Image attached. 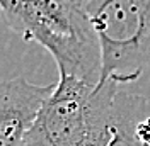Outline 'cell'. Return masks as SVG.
<instances>
[{
  "mask_svg": "<svg viewBox=\"0 0 150 146\" xmlns=\"http://www.w3.org/2000/svg\"><path fill=\"white\" fill-rule=\"evenodd\" d=\"M14 32L45 46L58 73L99 85L101 44L79 0H24Z\"/></svg>",
  "mask_w": 150,
  "mask_h": 146,
  "instance_id": "obj_1",
  "label": "cell"
},
{
  "mask_svg": "<svg viewBox=\"0 0 150 146\" xmlns=\"http://www.w3.org/2000/svg\"><path fill=\"white\" fill-rule=\"evenodd\" d=\"M58 75V87L24 146H103L121 85L114 80L91 85L67 73Z\"/></svg>",
  "mask_w": 150,
  "mask_h": 146,
  "instance_id": "obj_2",
  "label": "cell"
},
{
  "mask_svg": "<svg viewBox=\"0 0 150 146\" xmlns=\"http://www.w3.org/2000/svg\"><path fill=\"white\" fill-rule=\"evenodd\" d=\"M101 44V80L120 85L150 65V0H79Z\"/></svg>",
  "mask_w": 150,
  "mask_h": 146,
  "instance_id": "obj_3",
  "label": "cell"
},
{
  "mask_svg": "<svg viewBox=\"0 0 150 146\" xmlns=\"http://www.w3.org/2000/svg\"><path fill=\"white\" fill-rule=\"evenodd\" d=\"M58 83L36 85L22 77L5 80L0 88V146H24L41 110Z\"/></svg>",
  "mask_w": 150,
  "mask_h": 146,
  "instance_id": "obj_4",
  "label": "cell"
},
{
  "mask_svg": "<svg viewBox=\"0 0 150 146\" xmlns=\"http://www.w3.org/2000/svg\"><path fill=\"white\" fill-rule=\"evenodd\" d=\"M104 146H150V102L145 97L120 90Z\"/></svg>",
  "mask_w": 150,
  "mask_h": 146,
  "instance_id": "obj_5",
  "label": "cell"
},
{
  "mask_svg": "<svg viewBox=\"0 0 150 146\" xmlns=\"http://www.w3.org/2000/svg\"><path fill=\"white\" fill-rule=\"evenodd\" d=\"M22 2L24 0H0L4 17H5V20H7V24L12 31L16 29L19 22V15H21V10H22Z\"/></svg>",
  "mask_w": 150,
  "mask_h": 146,
  "instance_id": "obj_6",
  "label": "cell"
},
{
  "mask_svg": "<svg viewBox=\"0 0 150 146\" xmlns=\"http://www.w3.org/2000/svg\"><path fill=\"white\" fill-rule=\"evenodd\" d=\"M103 146H104V145H103Z\"/></svg>",
  "mask_w": 150,
  "mask_h": 146,
  "instance_id": "obj_7",
  "label": "cell"
}]
</instances>
